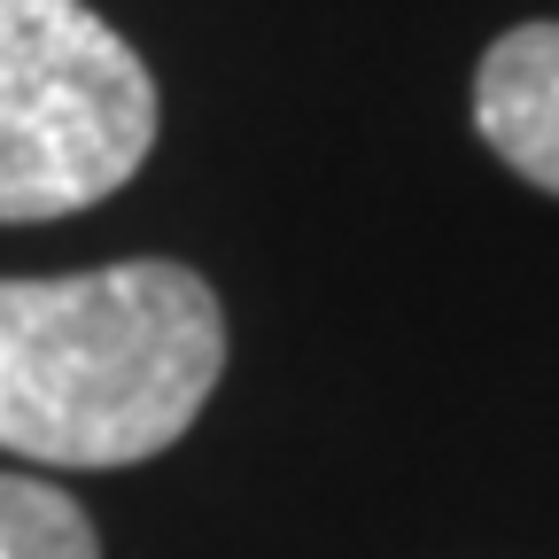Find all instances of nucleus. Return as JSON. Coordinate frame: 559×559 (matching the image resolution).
I'll use <instances>...</instances> for the list:
<instances>
[{"mask_svg": "<svg viewBox=\"0 0 559 559\" xmlns=\"http://www.w3.org/2000/svg\"><path fill=\"white\" fill-rule=\"evenodd\" d=\"M226 373V311L171 257L0 280V451L140 466L171 451Z\"/></svg>", "mask_w": 559, "mask_h": 559, "instance_id": "f257e3e1", "label": "nucleus"}, {"mask_svg": "<svg viewBox=\"0 0 559 559\" xmlns=\"http://www.w3.org/2000/svg\"><path fill=\"white\" fill-rule=\"evenodd\" d=\"M148 148V62L86 0H0V226L94 210Z\"/></svg>", "mask_w": 559, "mask_h": 559, "instance_id": "f03ea898", "label": "nucleus"}, {"mask_svg": "<svg viewBox=\"0 0 559 559\" xmlns=\"http://www.w3.org/2000/svg\"><path fill=\"white\" fill-rule=\"evenodd\" d=\"M474 124L528 187L559 194V24H513L474 70Z\"/></svg>", "mask_w": 559, "mask_h": 559, "instance_id": "7ed1b4c3", "label": "nucleus"}, {"mask_svg": "<svg viewBox=\"0 0 559 559\" xmlns=\"http://www.w3.org/2000/svg\"><path fill=\"white\" fill-rule=\"evenodd\" d=\"M0 559H102L79 498L39 474H0Z\"/></svg>", "mask_w": 559, "mask_h": 559, "instance_id": "20e7f679", "label": "nucleus"}]
</instances>
